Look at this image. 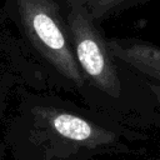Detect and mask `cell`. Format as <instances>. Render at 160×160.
<instances>
[{
	"instance_id": "6da1fadb",
	"label": "cell",
	"mask_w": 160,
	"mask_h": 160,
	"mask_svg": "<svg viewBox=\"0 0 160 160\" xmlns=\"http://www.w3.org/2000/svg\"><path fill=\"white\" fill-rule=\"evenodd\" d=\"M70 105L55 96L24 95L4 136L14 160H86L120 149L119 131Z\"/></svg>"
},
{
	"instance_id": "7a4b0ae2",
	"label": "cell",
	"mask_w": 160,
	"mask_h": 160,
	"mask_svg": "<svg viewBox=\"0 0 160 160\" xmlns=\"http://www.w3.org/2000/svg\"><path fill=\"white\" fill-rule=\"evenodd\" d=\"M2 9L42 64L78 89L86 85L58 0H2Z\"/></svg>"
},
{
	"instance_id": "3957f363",
	"label": "cell",
	"mask_w": 160,
	"mask_h": 160,
	"mask_svg": "<svg viewBox=\"0 0 160 160\" xmlns=\"http://www.w3.org/2000/svg\"><path fill=\"white\" fill-rule=\"evenodd\" d=\"M64 18L75 59L86 79L101 92L120 98L121 81L108 40L85 0H64Z\"/></svg>"
},
{
	"instance_id": "277c9868",
	"label": "cell",
	"mask_w": 160,
	"mask_h": 160,
	"mask_svg": "<svg viewBox=\"0 0 160 160\" xmlns=\"http://www.w3.org/2000/svg\"><path fill=\"white\" fill-rule=\"evenodd\" d=\"M110 54L144 76L160 81V46L138 39L108 40Z\"/></svg>"
},
{
	"instance_id": "5b68a950",
	"label": "cell",
	"mask_w": 160,
	"mask_h": 160,
	"mask_svg": "<svg viewBox=\"0 0 160 160\" xmlns=\"http://www.w3.org/2000/svg\"><path fill=\"white\" fill-rule=\"evenodd\" d=\"M96 21L145 0H85Z\"/></svg>"
},
{
	"instance_id": "8992f818",
	"label": "cell",
	"mask_w": 160,
	"mask_h": 160,
	"mask_svg": "<svg viewBox=\"0 0 160 160\" xmlns=\"http://www.w3.org/2000/svg\"><path fill=\"white\" fill-rule=\"evenodd\" d=\"M11 84H12V81H11V79L9 76L0 78V124H1V120H2V118L5 115L9 91L11 89Z\"/></svg>"
},
{
	"instance_id": "52a82bcc",
	"label": "cell",
	"mask_w": 160,
	"mask_h": 160,
	"mask_svg": "<svg viewBox=\"0 0 160 160\" xmlns=\"http://www.w3.org/2000/svg\"><path fill=\"white\" fill-rule=\"evenodd\" d=\"M149 85V89L151 91V94L154 95L158 105L160 106V85H156V84H148Z\"/></svg>"
}]
</instances>
